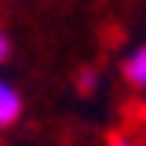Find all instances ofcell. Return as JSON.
<instances>
[{"mask_svg": "<svg viewBox=\"0 0 146 146\" xmlns=\"http://www.w3.org/2000/svg\"><path fill=\"white\" fill-rule=\"evenodd\" d=\"M7 55H11V40H7V36L0 33V62H4V58H7Z\"/></svg>", "mask_w": 146, "mask_h": 146, "instance_id": "5b68a950", "label": "cell"}, {"mask_svg": "<svg viewBox=\"0 0 146 146\" xmlns=\"http://www.w3.org/2000/svg\"><path fill=\"white\" fill-rule=\"evenodd\" d=\"M106 146H139V143H135L131 135H121V131H113V135L106 139Z\"/></svg>", "mask_w": 146, "mask_h": 146, "instance_id": "3957f363", "label": "cell"}, {"mask_svg": "<svg viewBox=\"0 0 146 146\" xmlns=\"http://www.w3.org/2000/svg\"><path fill=\"white\" fill-rule=\"evenodd\" d=\"M124 80L131 88H143L146 84V48H131V55L124 58Z\"/></svg>", "mask_w": 146, "mask_h": 146, "instance_id": "7a4b0ae2", "label": "cell"}, {"mask_svg": "<svg viewBox=\"0 0 146 146\" xmlns=\"http://www.w3.org/2000/svg\"><path fill=\"white\" fill-rule=\"evenodd\" d=\"M18 117H22V95H18L11 84L0 80V128L15 124Z\"/></svg>", "mask_w": 146, "mask_h": 146, "instance_id": "6da1fadb", "label": "cell"}, {"mask_svg": "<svg viewBox=\"0 0 146 146\" xmlns=\"http://www.w3.org/2000/svg\"><path fill=\"white\" fill-rule=\"evenodd\" d=\"M91 88H95V73H84V77H80V91H91Z\"/></svg>", "mask_w": 146, "mask_h": 146, "instance_id": "277c9868", "label": "cell"}]
</instances>
